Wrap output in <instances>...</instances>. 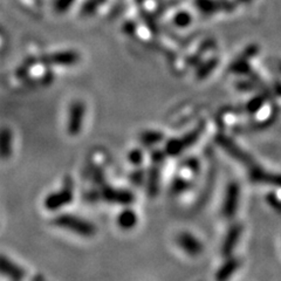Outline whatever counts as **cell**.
<instances>
[{"instance_id":"obj_1","label":"cell","mask_w":281,"mask_h":281,"mask_svg":"<svg viewBox=\"0 0 281 281\" xmlns=\"http://www.w3.org/2000/svg\"><path fill=\"white\" fill-rule=\"evenodd\" d=\"M204 130H205V123L200 122L197 127H195L194 129H191L186 134L182 135L180 137L170 138L169 141H166L165 146H164V151L166 152L169 157L181 156L186 149L195 146L199 141Z\"/></svg>"},{"instance_id":"obj_2","label":"cell","mask_w":281,"mask_h":281,"mask_svg":"<svg viewBox=\"0 0 281 281\" xmlns=\"http://www.w3.org/2000/svg\"><path fill=\"white\" fill-rule=\"evenodd\" d=\"M166 152L163 150L155 149L152 150L150 154V164L149 169L147 171V194L150 198H155L160 192V185H161V172L162 166H163L164 162L166 158Z\"/></svg>"},{"instance_id":"obj_3","label":"cell","mask_w":281,"mask_h":281,"mask_svg":"<svg viewBox=\"0 0 281 281\" xmlns=\"http://www.w3.org/2000/svg\"><path fill=\"white\" fill-rule=\"evenodd\" d=\"M53 224L56 228L67 230V231L81 235V237L89 238L96 233V228L94 224L70 214H62L58 215L54 218Z\"/></svg>"},{"instance_id":"obj_4","label":"cell","mask_w":281,"mask_h":281,"mask_svg":"<svg viewBox=\"0 0 281 281\" xmlns=\"http://www.w3.org/2000/svg\"><path fill=\"white\" fill-rule=\"evenodd\" d=\"M73 199V184L69 177H67L64 182V186L59 191H54L46 196L44 200V206L48 211H56V210H60L64 206L72 203Z\"/></svg>"},{"instance_id":"obj_5","label":"cell","mask_w":281,"mask_h":281,"mask_svg":"<svg viewBox=\"0 0 281 281\" xmlns=\"http://www.w3.org/2000/svg\"><path fill=\"white\" fill-rule=\"evenodd\" d=\"M99 197L109 204H117V205L123 206L132 205L135 201V195L132 191L127 189H118V187L107 185V184L100 186Z\"/></svg>"},{"instance_id":"obj_6","label":"cell","mask_w":281,"mask_h":281,"mask_svg":"<svg viewBox=\"0 0 281 281\" xmlns=\"http://www.w3.org/2000/svg\"><path fill=\"white\" fill-rule=\"evenodd\" d=\"M86 114V106L82 101H74L69 107L67 122V132L70 136L80 134L83 124V117Z\"/></svg>"},{"instance_id":"obj_7","label":"cell","mask_w":281,"mask_h":281,"mask_svg":"<svg viewBox=\"0 0 281 281\" xmlns=\"http://www.w3.org/2000/svg\"><path fill=\"white\" fill-rule=\"evenodd\" d=\"M240 189L235 182L230 183L226 187L225 196H224L223 205H221V214L226 219H232L237 214L238 204H239Z\"/></svg>"},{"instance_id":"obj_8","label":"cell","mask_w":281,"mask_h":281,"mask_svg":"<svg viewBox=\"0 0 281 281\" xmlns=\"http://www.w3.org/2000/svg\"><path fill=\"white\" fill-rule=\"evenodd\" d=\"M40 64L46 65V66H72L80 60V55L73 50H64V52H58L53 54H47L42 55L40 59H36Z\"/></svg>"},{"instance_id":"obj_9","label":"cell","mask_w":281,"mask_h":281,"mask_svg":"<svg viewBox=\"0 0 281 281\" xmlns=\"http://www.w3.org/2000/svg\"><path fill=\"white\" fill-rule=\"evenodd\" d=\"M176 243L184 253L191 257H197L204 249L201 241L190 232H181L176 238Z\"/></svg>"},{"instance_id":"obj_10","label":"cell","mask_w":281,"mask_h":281,"mask_svg":"<svg viewBox=\"0 0 281 281\" xmlns=\"http://www.w3.org/2000/svg\"><path fill=\"white\" fill-rule=\"evenodd\" d=\"M241 231H243V229H241L240 224H233L228 230L225 238L223 240V244H221V254H223V257H231L232 252L234 251L235 246H237L238 241H239Z\"/></svg>"},{"instance_id":"obj_11","label":"cell","mask_w":281,"mask_h":281,"mask_svg":"<svg viewBox=\"0 0 281 281\" xmlns=\"http://www.w3.org/2000/svg\"><path fill=\"white\" fill-rule=\"evenodd\" d=\"M0 271H1L2 274L12 280H22L26 277L25 269H22L20 266L16 265L12 260L7 259L5 255H1V258H0Z\"/></svg>"},{"instance_id":"obj_12","label":"cell","mask_w":281,"mask_h":281,"mask_svg":"<svg viewBox=\"0 0 281 281\" xmlns=\"http://www.w3.org/2000/svg\"><path fill=\"white\" fill-rule=\"evenodd\" d=\"M116 221H117L118 228L124 230V231H129V230L135 228L138 221V218L134 210L126 208L118 214Z\"/></svg>"},{"instance_id":"obj_13","label":"cell","mask_w":281,"mask_h":281,"mask_svg":"<svg viewBox=\"0 0 281 281\" xmlns=\"http://www.w3.org/2000/svg\"><path fill=\"white\" fill-rule=\"evenodd\" d=\"M218 65H219V59L211 58L209 60L200 62L197 67H196V78L198 80H204V79L209 78L212 73L217 69Z\"/></svg>"},{"instance_id":"obj_14","label":"cell","mask_w":281,"mask_h":281,"mask_svg":"<svg viewBox=\"0 0 281 281\" xmlns=\"http://www.w3.org/2000/svg\"><path fill=\"white\" fill-rule=\"evenodd\" d=\"M239 267V260L235 259V258L229 257L228 260L218 268L217 273H215V278L217 280H226L231 277L232 274L237 271Z\"/></svg>"},{"instance_id":"obj_15","label":"cell","mask_w":281,"mask_h":281,"mask_svg":"<svg viewBox=\"0 0 281 281\" xmlns=\"http://www.w3.org/2000/svg\"><path fill=\"white\" fill-rule=\"evenodd\" d=\"M140 143L147 148H152L164 141V134L158 130H144L140 134Z\"/></svg>"},{"instance_id":"obj_16","label":"cell","mask_w":281,"mask_h":281,"mask_svg":"<svg viewBox=\"0 0 281 281\" xmlns=\"http://www.w3.org/2000/svg\"><path fill=\"white\" fill-rule=\"evenodd\" d=\"M0 138H1V156L4 160H6L12 154V132L11 130L4 128Z\"/></svg>"},{"instance_id":"obj_17","label":"cell","mask_w":281,"mask_h":281,"mask_svg":"<svg viewBox=\"0 0 281 281\" xmlns=\"http://www.w3.org/2000/svg\"><path fill=\"white\" fill-rule=\"evenodd\" d=\"M191 187V183L186 180V178L181 177V176H176L170 184V192L172 195H182L186 192L187 190Z\"/></svg>"},{"instance_id":"obj_18","label":"cell","mask_w":281,"mask_h":281,"mask_svg":"<svg viewBox=\"0 0 281 281\" xmlns=\"http://www.w3.org/2000/svg\"><path fill=\"white\" fill-rule=\"evenodd\" d=\"M130 183L135 186H141L143 185L144 183L147 182V171H144L143 169L140 166L136 167L135 171L132 172L130 175Z\"/></svg>"},{"instance_id":"obj_19","label":"cell","mask_w":281,"mask_h":281,"mask_svg":"<svg viewBox=\"0 0 281 281\" xmlns=\"http://www.w3.org/2000/svg\"><path fill=\"white\" fill-rule=\"evenodd\" d=\"M143 161H144V152L143 150L138 149V148L130 150L129 154H128V162L136 167L141 166Z\"/></svg>"},{"instance_id":"obj_20","label":"cell","mask_w":281,"mask_h":281,"mask_svg":"<svg viewBox=\"0 0 281 281\" xmlns=\"http://www.w3.org/2000/svg\"><path fill=\"white\" fill-rule=\"evenodd\" d=\"M264 106V99L261 96H257V98H253L252 100L248 101V106H246V110L249 113V114H255L261 109V107Z\"/></svg>"},{"instance_id":"obj_21","label":"cell","mask_w":281,"mask_h":281,"mask_svg":"<svg viewBox=\"0 0 281 281\" xmlns=\"http://www.w3.org/2000/svg\"><path fill=\"white\" fill-rule=\"evenodd\" d=\"M92 177H93V181L94 183L96 184V185L99 186H102L106 184V182H104V172L103 170L101 169V167L99 166H94L92 169Z\"/></svg>"},{"instance_id":"obj_22","label":"cell","mask_w":281,"mask_h":281,"mask_svg":"<svg viewBox=\"0 0 281 281\" xmlns=\"http://www.w3.org/2000/svg\"><path fill=\"white\" fill-rule=\"evenodd\" d=\"M182 165L187 167L189 170H191V171L195 172V174H198V172H199L200 164H199V161H198V158H196V157H189L187 160H185L183 163H182Z\"/></svg>"},{"instance_id":"obj_23","label":"cell","mask_w":281,"mask_h":281,"mask_svg":"<svg viewBox=\"0 0 281 281\" xmlns=\"http://www.w3.org/2000/svg\"><path fill=\"white\" fill-rule=\"evenodd\" d=\"M235 87L239 90H251L252 88H253V84L248 81H238L237 83H235Z\"/></svg>"}]
</instances>
